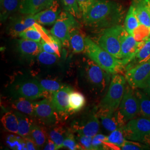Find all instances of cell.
Instances as JSON below:
<instances>
[{"instance_id":"obj_1","label":"cell","mask_w":150,"mask_h":150,"mask_svg":"<svg viewBox=\"0 0 150 150\" xmlns=\"http://www.w3.org/2000/svg\"><path fill=\"white\" fill-rule=\"evenodd\" d=\"M124 15L123 7L116 1L97 0L83 20L89 27L106 28L120 25Z\"/></svg>"},{"instance_id":"obj_2","label":"cell","mask_w":150,"mask_h":150,"mask_svg":"<svg viewBox=\"0 0 150 150\" xmlns=\"http://www.w3.org/2000/svg\"><path fill=\"white\" fill-rule=\"evenodd\" d=\"M84 52L103 70L113 75L118 74L127 64L125 60L116 58L88 37L85 38Z\"/></svg>"},{"instance_id":"obj_3","label":"cell","mask_w":150,"mask_h":150,"mask_svg":"<svg viewBox=\"0 0 150 150\" xmlns=\"http://www.w3.org/2000/svg\"><path fill=\"white\" fill-rule=\"evenodd\" d=\"M126 81V77L122 75L113 74L108 90L100 103L98 110L108 111L118 110L123 98Z\"/></svg>"},{"instance_id":"obj_4","label":"cell","mask_w":150,"mask_h":150,"mask_svg":"<svg viewBox=\"0 0 150 150\" xmlns=\"http://www.w3.org/2000/svg\"><path fill=\"white\" fill-rule=\"evenodd\" d=\"M124 27L117 25L103 30L98 38L97 43L118 59H122L121 37Z\"/></svg>"},{"instance_id":"obj_5","label":"cell","mask_w":150,"mask_h":150,"mask_svg":"<svg viewBox=\"0 0 150 150\" xmlns=\"http://www.w3.org/2000/svg\"><path fill=\"white\" fill-rule=\"evenodd\" d=\"M122 129L126 139L150 145V118L130 120Z\"/></svg>"},{"instance_id":"obj_6","label":"cell","mask_w":150,"mask_h":150,"mask_svg":"<svg viewBox=\"0 0 150 150\" xmlns=\"http://www.w3.org/2000/svg\"><path fill=\"white\" fill-rule=\"evenodd\" d=\"M77 25H79V23L74 16L67 11H62L50 32L59 40L63 46L69 47L70 30Z\"/></svg>"},{"instance_id":"obj_7","label":"cell","mask_w":150,"mask_h":150,"mask_svg":"<svg viewBox=\"0 0 150 150\" xmlns=\"http://www.w3.org/2000/svg\"><path fill=\"white\" fill-rule=\"evenodd\" d=\"M150 77V60L129 68L125 77L129 85L134 89H143Z\"/></svg>"},{"instance_id":"obj_8","label":"cell","mask_w":150,"mask_h":150,"mask_svg":"<svg viewBox=\"0 0 150 150\" xmlns=\"http://www.w3.org/2000/svg\"><path fill=\"white\" fill-rule=\"evenodd\" d=\"M134 90L129 85H126L123 98L119 106L118 110L126 122L136 118L140 113L139 103Z\"/></svg>"},{"instance_id":"obj_9","label":"cell","mask_w":150,"mask_h":150,"mask_svg":"<svg viewBox=\"0 0 150 150\" xmlns=\"http://www.w3.org/2000/svg\"><path fill=\"white\" fill-rule=\"evenodd\" d=\"M85 64V71L87 80L91 85L102 92L107 86L110 74L103 70L90 59H86Z\"/></svg>"},{"instance_id":"obj_10","label":"cell","mask_w":150,"mask_h":150,"mask_svg":"<svg viewBox=\"0 0 150 150\" xmlns=\"http://www.w3.org/2000/svg\"><path fill=\"white\" fill-rule=\"evenodd\" d=\"M35 117L45 125L53 126L59 121V113L56 111L51 100L46 98L34 102Z\"/></svg>"},{"instance_id":"obj_11","label":"cell","mask_w":150,"mask_h":150,"mask_svg":"<svg viewBox=\"0 0 150 150\" xmlns=\"http://www.w3.org/2000/svg\"><path fill=\"white\" fill-rule=\"evenodd\" d=\"M144 41H137L135 38L132 35H129L124 28L121 37L122 59L125 60L127 64L131 62L142 46Z\"/></svg>"},{"instance_id":"obj_12","label":"cell","mask_w":150,"mask_h":150,"mask_svg":"<svg viewBox=\"0 0 150 150\" xmlns=\"http://www.w3.org/2000/svg\"><path fill=\"white\" fill-rule=\"evenodd\" d=\"M96 115L101 118L104 128L110 132L117 129H123L127 122L118 109L115 111L98 110Z\"/></svg>"},{"instance_id":"obj_13","label":"cell","mask_w":150,"mask_h":150,"mask_svg":"<svg viewBox=\"0 0 150 150\" xmlns=\"http://www.w3.org/2000/svg\"><path fill=\"white\" fill-rule=\"evenodd\" d=\"M72 89L69 86L64 87L51 93L50 100L56 111L62 116L69 112V96Z\"/></svg>"},{"instance_id":"obj_14","label":"cell","mask_w":150,"mask_h":150,"mask_svg":"<svg viewBox=\"0 0 150 150\" xmlns=\"http://www.w3.org/2000/svg\"><path fill=\"white\" fill-rule=\"evenodd\" d=\"M17 92L20 96L31 101L43 97L49 98L48 95L51 93L44 91L40 83L34 81L23 83L17 89Z\"/></svg>"},{"instance_id":"obj_15","label":"cell","mask_w":150,"mask_h":150,"mask_svg":"<svg viewBox=\"0 0 150 150\" xmlns=\"http://www.w3.org/2000/svg\"><path fill=\"white\" fill-rule=\"evenodd\" d=\"M61 12L58 0H54L48 8L34 15V16L38 23L43 25H51L56 22Z\"/></svg>"},{"instance_id":"obj_16","label":"cell","mask_w":150,"mask_h":150,"mask_svg":"<svg viewBox=\"0 0 150 150\" xmlns=\"http://www.w3.org/2000/svg\"><path fill=\"white\" fill-rule=\"evenodd\" d=\"M54 0H22L19 12L23 15H35L48 8Z\"/></svg>"},{"instance_id":"obj_17","label":"cell","mask_w":150,"mask_h":150,"mask_svg":"<svg viewBox=\"0 0 150 150\" xmlns=\"http://www.w3.org/2000/svg\"><path fill=\"white\" fill-rule=\"evenodd\" d=\"M100 122L96 114H93L87 119L86 122L76 124L74 129L79 135H84L93 137L98 132Z\"/></svg>"},{"instance_id":"obj_18","label":"cell","mask_w":150,"mask_h":150,"mask_svg":"<svg viewBox=\"0 0 150 150\" xmlns=\"http://www.w3.org/2000/svg\"><path fill=\"white\" fill-rule=\"evenodd\" d=\"M85 35L79 25L72 27L70 31V46L76 54L83 52L85 49Z\"/></svg>"},{"instance_id":"obj_19","label":"cell","mask_w":150,"mask_h":150,"mask_svg":"<svg viewBox=\"0 0 150 150\" xmlns=\"http://www.w3.org/2000/svg\"><path fill=\"white\" fill-rule=\"evenodd\" d=\"M132 5L134 7L139 23L150 29V5L148 0H133Z\"/></svg>"},{"instance_id":"obj_20","label":"cell","mask_w":150,"mask_h":150,"mask_svg":"<svg viewBox=\"0 0 150 150\" xmlns=\"http://www.w3.org/2000/svg\"><path fill=\"white\" fill-rule=\"evenodd\" d=\"M18 48L22 55L29 58L37 56L42 50L40 42L22 38L18 41Z\"/></svg>"},{"instance_id":"obj_21","label":"cell","mask_w":150,"mask_h":150,"mask_svg":"<svg viewBox=\"0 0 150 150\" xmlns=\"http://www.w3.org/2000/svg\"><path fill=\"white\" fill-rule=\"evenodd\" d=\"M126 138L123 133V129H118L114 130L107 137L105 141L107 149L121 150L126 141Z\"/></svg>"},{"instance_id":"obj_22","label":"cell","mask_w":150,"mask_h":150,"mask_svg":"<svg viewBox=\"0 0 150 150\" xmlns=\"http://www.w3.org/2000/svg\"><path fill=\"white\" fill-rule=\"evenodd\" d=\"M18 121V132L19 134L22 137H27L30 134L32 126L33 125V121L30 118L23 113L21 112L18 111H15Z\"/></svg>"},{"instance_id":"obj_23","label":"cell","mask_w":150,"mask_h":150,"mask_svg":"<svg viewBox=\"0 0 150 150\" xmlns=\"http://www.w3.org/2000/svg\"><path fill=\"white\" fill-rule=\"evenodd\" d=\"M22 0H1V20L5 21L11 14L19 10Z\"/></svg>"},{"instance_id":"obj_24","label":"cell","mask_w":150,"mask_h":150,"mask_svg":"<svg viewBox=\"0 0 150 150\" xmlns=\"http://www.w3.org/2000/svg\"><path fill=\"white\" fill-rule=\"evenodd\" d=\"M140 23L136 15L134 7L130 6L125 17L124 28L129 35L134 36L135 30L140 26Z\"/></svg>"},{"instance_id":"obj_25","label":"cell","mask_w":150,"mask_h":150,"mask_svg":"<svg viewBox=\"0 0 150 150\" xmlns=\"http://www.w3.org/2000/svg\"><path fill=\"white\" fill-rule=\"evenodd\" d=\"M30 101L25 97H21L12 103V107L28 116L35 117L34 102H31Z\"/></svg>"},{"instance_id":"obj_26","label":"cell","mask_w":150,"mask_h":150,"mask_svg":"<svg viewBox=\"0 0 150 150\" xmlns=\"http://www.w3.org/2000/svg\"><path fill=\"white\" fill-rule=\"evenodd\" d=\"M86 103V99L82 93L77 91H71L69 96V112H77Z\"/></svg>"},{"instance_id":"obj_27","label":"cell","mask_w":150,"mask_h":150,"mask_svg":"<svg viewBox=\"0 0 150 150\" xmlns=\"http://www.w3.org/2000/svg\"><path fill=\"white\" fill-rule=\"evenodd\" d=\"M136 95L139 103L140 113L146 118H150V97L144 91L135 89Z\"/></svg>"},{"instance_id":"obj_28","label":"cell","mask_w":150,"mask_h":150,"mask_svg":"<svg viewBox=\"0 0 150 150\" xmlns=\"http://www.w3.org/2000/svg\"><path fill=\"white\" fill-rule=\"evenodd\" d=\"M1 122L7 131L18 134V121L15 113H6L1 118Z\"/></svg>"},{"instance_id":"obj_29","label":"cell","mask_w":150,"mask_h":150,"mask_svg":"<svg viewBox=\"0 0 150 150\" xmlns=\"http://www.w3.org/2000/svg\"><path fill=\"white\" fill-rule=\"evenodd\" d=\"M32 139L38 148L45 145L46 141V135L45 130L41 127L33 125L30 134L27 137Z\"/></svg>"},{"instance_id":"obj_30","label":"cell","mask_w":150,"mask_h":150,"mask_svg":"<svg viewBox=\"0 0 150 150\" xmlns=\"http://www.w3.org/2000/svg\"><path fill=\"white\" fill-rule=\"evenodd\" d=\"M67 132L62 126H56L51 129L49 132L50 139H52L57 145L58 149L63 147V143Z\"/></svg>"},{"instance_id":"obj_31","label":"cell","mask_w":150,"mask_h":150,"mask_svg":"<svg viewBox=\"0 0 150 150\" xmlns=\"http://www.w3.org/2000/svg\"><path fill=\"white\" fill-rule=\"evenodd\" d=\"M137 64L144 63L150 60V38L145 40L133 59Z\"/></svg>"},{"instance_id":"obj_32","label":"cell","mask_w":150,"mask_h":150,"mask_svg":"<svg viewBox=\"0 0 150 150\" xmlns=\"http://www.w3.org/2000/svg\"><path fill=\"white\" fill-rule=\"evenodd\" d=\"M26 29L24 16H18L12 18L9 26V33L11 36L16 37Z\"/></svg>"},{"instance_id":"obj_33","label":"cell","mask_w":150,"mask_h":150,"mask_svg":"<svg viewBox=\"0 0 150 150\" xmlns=\"http://www.w3.org/2000/svg\"><path fill=\"white\" fill-rule=\"evenodd\" d=\"M62 6L64 11L69 12L77 19L82 17L77 0H61Z\"/></svg>"},{"instance_id":"obj_34","label":"cell","mask_w":150,"mask_h":150,"mask_svg":"<svg viewBox=\"0 0 150 150\" xmlns=\"http://www.w3.org/2000/svg\"><path fill=\"white\" fill-rule=\"evenodd\" d=\"M40 84L44 91L51 93L59 90L64 86L61 82L52 79H43L40 81Z\"/></svg>"},{"instance_id":"obj_35","label":"cell","mask_w":150,"mask_h":150,"mask_svg":"<svg viewBox=\"0 0 150 150\" xmlns=\"http://www.w3.org/2000/svg\"><path fill=\"white\" fill-rule=\"evenodd\" d=\"M6 142L13 150H27L26 142L23 137L22 139L20 137L11 134L7 137Z\"/></svg>"},{"instance_id":"obj_36","label":"cell","mask_w":150,"mask_h":150,"mask_svg":"<svg viewBox=\"0 0 150 150\" xmlns=\"http://www.w3.org/2000/svg\"><path fill=\"white\" fill-rule=\"evenodd\" d=\"M18 36L22 39L32 40L39 42H40L42 40L40 33L34 26V25L22 32Z\"/></svg>"},{"instance_id":"obj_37","label":"cell","mask_w":150,"mask_h":150,"mask_svg":"<svg viewBox=\"0 0 150 150\" xmlns=\"http://www.w3.org/2000/svg\"><path fill=\"white\" fill-rule=\"evenodd\" d=\"M58 57L56 54H51L42 50L37 56L38 60L41 64L46 65H51L57 62Z\"/></svg>"},{"instance_id":"obj_38","label":"cell","mask_w":150,"mask_h":150,"mask_svg":"<svg viewBox=\"0 0 150 150\" xmlns=\"http://www.w3.org/2000/svg\"><path fill=\"white\" fill-rule=\"evenodd\" d=\"M64 147L71 150L82 149L80 145L76 142L74 134L70 132H67L66 137L63 143V147Z\"/></svg>"},{"instance_id":"obj_39","label":"cell","mask_w":150,"mask_h":150,"mask_svg":"<svg viewBox=\"0 0 150 150\" xmlns=\"http://www.w3.org/2000/svg\"><path fill=\"white\" fill-rule=\"evenodd\" d=\"M107 139V136L103 134H97L92 137V150H106L105 141Z\"/></svg>"},{"instance_id":"obj_40","label":"cell","mask_w":150,"mask_h":150,"mask_svg":"<svg viewBox=\"0 0 150 150\" xmlns=\"http://www.w3.org/2000/svg\"><path fill=\"white\" fill-rule=\"evenodd\" d=\"M97 0H77L82 18L86 16L91 7L95 3Z\"/></svg>"},{"instance_id":"obj_41","label":"cell","mask_w":150,"mask_h":150,"mask_svg":"<svg viewBox=\"0 0 150 150\" xmlns=\"http://www.w3.org/2000/svg\"><path fill=\"white\" fill-rule=\"evenodd\" d=\"M146 147L145 146L140 144L139 142H136V141H129L126 140L121 150H140L146 149Z\"/></svg>"},{"instance_id":"obj_42","label":"cell","mask_w":150,"mask_h":150,"mask_svg":"<svg viewBox=\"0 0 150 150\" xmlns=\"http://www.w3.org/2000/svg\"><path fill=\"white\" fill-rule=\"evenodd\" d=\"M92 137L84 136L79 135V141L82 150H92Z\"/></svg>"},{"instance_id":"obj_43","label":"cell","mask_w":150,"mask_h":150,"mask_svg":"<svg viewBox=\"0 0 150 150\" xmlns=\"http://www.w3.org/2000/svg\"><path fill=\"white\" fill-rule=\"evenodd\" d=\"M40 43L41 45V47L42 50L46 51L47 52L49 53H51V54H56V52L54 50V48L52 47V46L51 45H50L48 43H47L46 42H45L43 40H41V41H40Z\"/></svg>"},{"instance_id":"obj_44","label":"cell","mask_w":150,"mask_h":150,"mask_svg":"<svg viewBox=\"0 0 150 150\" xmlns=\"http://www.w3.org/2000/svg\"><path fill=\"white\" fill-rule=\"evenodd\" d=\"M24 139H25V142H26L27 150H35L38 149V146L36 145L35 142L31 139H30L29 137H25Z\"/></svg>"},{"instance_id":"obj_45","label":"cell","mask_w":150,"mask_h":150,"mask_svg":"<svg viewBox=\"0 0 150 150\" xmlns=\"http://www.w3.org/2000/svg\"><path fill=\"white\" fill-rule=\"evenodd\" d=\"M44 150H59L57 145L54 142L52 139H48L47 144L45 146Z\"/></svg>"},{"instance_id":"obj_46","label":"cell","mask_w":150,"mask_h":150,"mask_svg":"<svg viewBox=\"0 0 150 150\" xmlns=\"http://www.w3.org/2000/svg\"><path fill=\"white\" fill-rule=\"evenodd\" d=\"M143 90L148 95V96L150 97V78L149 79V80L147 81Z\"/></svg>"},{"instance_id":"obj_47","label":"cell","mask_w":150,"mask_h":150,"mask_svg":"<svg viewBox=\"0 0 150 150\" xmlns=\"http://www.w3.org/2000/svg\"><path fill=\"white\" fill-rule=\"evenodd\" d=\"M148 1H149V4H150V0H148Z\"/></svg>"},{"instance_id":"obj_48","label":"cell","mask_w":150,"mask_h":150,"mask_svg":"<svg viewBox=\"0 0 150 150\" xmlns=\"http://www.w3.org/2000/svg\"></svg>"}]
</instances>
